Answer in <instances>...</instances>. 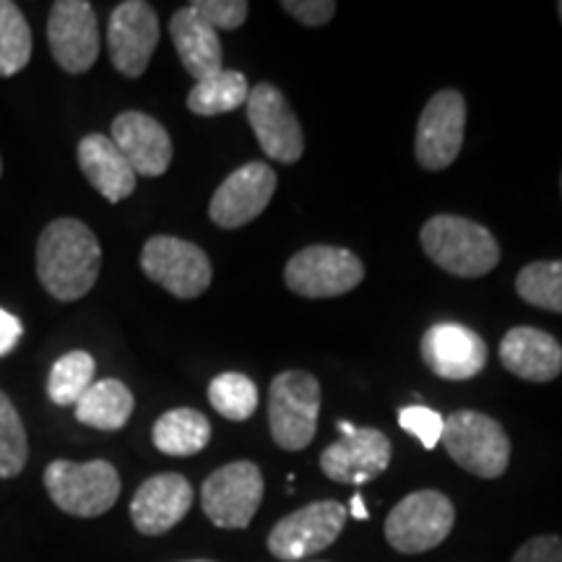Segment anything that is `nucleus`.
Returning <instances> with one entry per match:
<instances>
[{
	"label": "nucleus",
	"instance_id": "obj_29",
	"mask_svg": "<svg viewBox=\"0 0 562 562\" xmlns=\"http://www.w3.org/2000/svg\"><path fill=\"white\" fill-rule=\"evenodd\" d=\"M209 402L224 419L245 422L258 409V385L243 372H222L209 383Z\"/></svg>",
	"mask_w": 562,
	"mask_h": 562
},
{
	"label": "nucleus",
	"instance_id": "obj_3",
	"mask_svg": "<svg viewBox=\"0 0 562 562\" xmlns=\"http://www.w3.org/2000/svg\"><path fill=\"white\" fill-rule=\"evenodd\" d=\"M45 487L63 513L76 518H97L121 497V474L110 461H53L45 469Z\"/></svg>",
	"mask_w": 562,
	"mask_h": 562
},
{
	"label": "nucleus",
	"instance_id": "obj_30",
	"mask_svg": "<svg viewBox=\"0 0 562 562\" xmlns=\"http://www.w3.org/2000/svg\"><path fill=\"white\" fill-rule=\"evenodd\" d=\"M30 459V442L11 398L0 391V480H13Z\"/></svg>",
	"mask_w": 562,
	"mask_h": 562
},
{
	"label": "nucleus",
	"instance_id": "obj_17",
	"mask_svg": "<svg viewBox=\"0 0 562 562\" xmlns=\"http://www.w3.org/2000/svg\"><path fill=\"white\" fill-rule=\"evenodd\" d=\"M419 355L442 381H472L487 364V344L461 323H435L422 336Z\"/></svg>",
	"mask_w": 562,
	"mask_h": 562
},
{
	"label": "nucleus",
	"instance_id": "obj_18",
	"mask_svg": "<svg viewBox=\"0 0 562 562\" xmlns=\"http://www.w3.org/2000/svg\"><path fill=\"white\" fill-rule=\"evenodd\" d=\"M112 144L128 159L133 172L159 178L172 165V138L165 125L146 112H123L112 121Z\"/></svg>",
	"mask_w": 562,
	"mask_h": 562
},
{
	"label": "nucleus",
	"instance_id": "obj_15",
	"mask_svg": "<svg viewBox=\"0 0 562 562\" xmlns=\"http://www.w3.org/2000/svg\"><path fill=\"white\" fill-rule=\"evenodd\" d=\"M277 172L266 161H248L216 188L209 216L216 227L237 229L263 214L277 193Z\"/></svg>",
	"mask_w": 562,
	"mask_h": 562
},
{
	"label": "nucleus",
	"instance_id": "obj_33",
	"mask_svg": "<svg viewBox=\"0 0 562 562\" xmlns=\"http://www.w3.org/2000/svg\"><path fill=\"white\" fill-rule=\"evenodd\" d=\"M281 9L290 13L292 19H297L302 26H323L334 19L336 3L334 0H284Z\"/></svg>",
	"mask_w": 562,
	"mask_h": 562
},
{
	"label": "nucleus",
	"instance_id": "obj_37",
	"mask_svg": "<svg viewBox=\"0 0 562 562\" xmlns=\"http://www.w3.org/2000/svg\"><path fill=\"white\" fill-rule=\"evenodd\" d=\"M186 562H214V560H186Z\"/></svg>",
	"mask_w": 562,
	"mask_h": 562
},
{
	"label": "nucleus",
	"instance_id": "obj_7",
	"mask_svg": "<svg viewBox=\"0 0 562 562\" xmlns=\"http://www.w3.org/2000/svg\"><path fill=\"white\" fill-rule=\"evenodd\" d=\"M364 266L355 252L334 245H311L294 252L284 269V281L294 294L307 300L339 297L360 286Z\"/></svg>",
	"mask_w": 562,
	"mask_h": 562
},
{
	"label": "nucleus",
	"instance_id": "obj_34",
	"mask_svg": "<svg viewBox=\"0 0 562 562\" xmlns=\"http://www.w3.org/2000/svg\"><path fill=\"white\" fill-rule=\"evenodd\" d=\"M510 562H562V539L544 533L518 547Z\"/></svg>",
	"mask_w": 562,
	"mask_h": 562
},
{
	"label": "nucleus",
	"instance_id": "obj_38",
	"mask_svg": "<svg viewBox=\"0 0 562 562\" xmlns=\"http://www.w3.org/2000/svg\"><path fill=\"white\" fill-rule=\"evenodd\" d=\"M558 11H560V19H562V3H558Z\"/></svg>",
	"mask_w": 562,
	"mask_h": 562
},
{
	"label": "nucleus",
	"instance_id": "obj_11",
	"mask_svg": "<svg viewBox=\"0 0 562 562\" xmlns=\"http://www.w3.org/2000/svg\"><path fill=\"white\" fill-rule=\"evenodd\" d=\"M341 438L321 453V469L328 480L339 484H368L381 476L391 463V440L372 427H355L339 422Z\"/></svg>",
	"mask_w": 562,
	"mask_h": 562
},
{
	"label": "nucleus",
	"instance_id": "obj_36",
	"mask_svg": "<svg viewBox=\"0 0 562 562\" xmlns=\"http://www.w3.org/2000/svg\"><path fill=\"white\" fill-rule=\"evenodd\" d=\"M349 508H351L349 513H351V516L357 518V521H368L370 513H368V508H364L362 495H355V497H351V505H349Z\"/></svg>",
	"mask_w": 562,
	"mask_h": 562
},
{
	"label": "nucleus",
	"instance_id": "obj_19",
	"mask_svg": "<svg viewBox=\"0 0 562 562\" xmlns=\"http://www.w3.org/2000/svg\"><path fill=\"white\" fill-rule=\"evenodd\" d=\"M193 487L182 474H157L136 490L131 501L133 526L146 537H159L188 516Z\"/></svg>",
	"mask_w": 562,
	"mask_h": 562
},
{
	"label": "nucleus",
	"instance_id": "obj_10",
	"mask_svg": "<svg viewBox=\"0 0 562 562\" xmlns=\"http://www.w3.org/2000/svg\"><path fill=\"white\" fill-rule=\"evenodd\" d=\"M349 510L336 501H318L290 513L269 533V550L284 562H300L331 547L347 524Z\"/></svg>",
	"mask_w": 562,
	"mask_h": 562
},
{
	"label": "nucleus",
	"instance_id": "obj_9",
	"mask_svg": "<svg viewBox=\"0 0 562 562\" xmlns=\"http://www.w3.org/2000/svg\"><path fill=\"white\" fill-rule=\"evenodd\" d=\"M263 501V474L252 461H235L216 469L203 482L201 505L220 529H245Z\"/></svg>",
	"mask_w": 562,
	"mask_h": 562
},
{
	"label": "nucleus",
	"instance_id": "obj_23",
	"mask_svg": "<svg viewBox=\"0 0 562 562\" xmlns=\"http://www.w3.org/2000/svg\"><path fill=\"white\" fill-rule=\"evenodd\" d=\"M133 406H136V398L128 385L108 378V381L91 383L87 393L76 402V419L94 430L115 432L128 425Z\"/></svg>",
	"mask_w": 562,
	"mask_h": 562
},
{
	"label": "nucleus",
	"instance_id": "obj_24",
	"mask_svg": "<svg viewBox=\"0 0 562 562\" xmlns=\"http://www.w3.org/2000/svg\"><path fill=\"white\" fill-rule=\"evenodd\" d=\"M151 440L167 456H195L209 446L211 422L195 409H172L157 419Z\"/></svg>",
	"mask_w": 562,
	"mask_h": 562
},
{
	"label": "nucleus",
	"instance_id": "obj_8",
	"mask_svg": "<svg viewBox=\"0 0 562 562\" xmlns=\"http://www.w3.org/2000/svg\"><path fill=\"white\" fill-rule=\"evenodd\" d=\"M140 269L180 300L199 297L209 290L211 277H214L209 256L199 245L170 235H157L146 240L140 250Z\"/></svg>",
	"mask_w": 562,
	"mask_h": 562
},
{
	"label": "nucleus",
	"instance_id": "obj_13",
	"mask_svg": "<svg viewBox=\"0 0 562 562\" xmlns=\"http://www.w3.org/2000/svg\"><path fill=\"white\" fill-rule=\"evenodd\" d=\"M53 58L66 74H87L100 58V21L87 0H58L47 19Z\"/></svg>",
	"mask_w": 562,
	"mask_h": 562
},
{
	"label": "nucleus",
	"instance_id": "obj_6",
	"mask_svg": "<svg viewBox=\"0 0 562 562\" xmlns=\"http://www.w3.org/2000/svg\"><path fill=\"white\" fill-rule=\"evenodd\" d=\"M453 503L438 490H419L406 495L389 513L385 539L396 552L419 554L430 552L448 539L453 529Z\"/></svg>",
	"mask_w": 562,
	"mask_h": 562
},
{
	"label": "nucleus",
	"instance_id": "obj_35",
	"mask_svg": "<svg viewBox=\"0 0 562 562\" xmlns=\"http://www.w3.org/2000/svg\"><path fill=\"white\" fill-rule=\"evenodd\" d=\"M21 334H24V326H21V321L13 313L0 307V357L11 355L13 347H16L19 339H21Z\"/></svg>",
	"mask_w": 562,
	"mask_h": 562
},
{
	"label": "nucleus",
	"instance_id": "obj_27",
	"mask_svg": "<svg viewBox=\"0 0 562 562\" xmlns=\"http://www.w3.org/2000/svg\"><path fill=\"white\" fill-rule=\"evenodd\" d=\"M518 297L547 313L562 315V261H537L518 271Z\"/></svg>",
	"mask_w": 562,
	"mask_h": 562
},
{
	"label": "nucleus",
	"instance_id": "obj_1",
	"mask_svg": "<svg viewBox=\"0 0 562 562\" xmlns=\"http://www.w3.org/2000/svg\"><path fill=\"white\" fill-rule=\"evenodd\" d=\"M102 269L97 235L79 220H55L37 240V279L47 294L60 302H76L94 290Z\"/></svg>",
	"mask_w": 562,
	"mask_h": 562
},
{
	"label": "nucleus",
	"instance_id": "obj_40",
	"mask_svg": "<svg viewBox=\"0 0 562 562\" xmlns=\"http://www.w3.org/2000/svg\"><path fill=\"white\" fill-rule=\"evenodd\" d=\"M560 186H562V180H560Z\"/></svg>",
	"mask_w": 562,
	"mask_h": 562
},
{
	"label": "nucleus",
	"instance_id": "obj_26",
	"mask_svg": "<svg viewBox=\"0 0 562 562\" xmlns=\"http://www.w3.org/2000/svg\"><path fill=\"white\" fill-rule=\"evenodd\" d=\"M94 357L89 351L74 349L63 355L53 364L50 378H47V396H50V402L58 406H76L89 385L94 383Z\"/></svg>",
	"mask_w": 562,
	"mask_h": 562
},
{
	"label": "nucleus",
	"instance_id": "obj_39",
	"mask_svg": "<svg viewBox=\"0 0 562 562\" xmlns=\"http://www.w3.org/2000/svg\"><path fill=\"white\" fill-rule=\"evenodd\" d=\"M0 172H3V161H0Z\"/></svg>",
	"mask_w": 562,
	"mask_h": 562
},
{
	"label": "nucleus",
	"instance_id": "obj_20",
	"mask_svg": "<svg viewBox=\"0 0 562 562\" xmlns=\"http://www.w3.org/2000/svg\"><path fill=\"white\" fill-rule=\"evenodd\" d=\"M501 362L524 381L550 383L562 372V344L539 328H510L501 341Z\"/></svg>",
	"mask_w": 562,
	"mask_h": 562
},
{
	"label": "nucleus",
	"instance_id": "obj_14",
	"mask_svg": "<svg viewBox=\"0 0 562 562\" xmlns=\"http://www.w3.org/2000/svg\"><path fill=\"white\" fill-rule=\"evenodd\" d=\"M245 104H248V123L266 157L281 165H294L305 151V136L286 97L273 83H256Z\"/></svg>",
	"mask_w": 562,
	"mask_h": 562
},
{
	"label": "nucleus",
	"instance_id": "obj_16",
	"mask_svg": "<svg viewBox=\"0 0 562 562\" xmlns=\"http://www.w3.org/2000/svg\"><path fill=\"white\" fill-rule=\"evenodd\" d=\"M159 45L157 11L144 0H125L110 16L108 47L112 66L128 79H138L149 68Z\"/></svg>",
	"mask_w": 562,
	"mask_h": 562
},
{
	"label": "nucleus",
	"instance_id": "obj_5",
	"mask_svg": "<svg viewBox=\"0 0 562 562\" xmlns=\"http://www.w3.org/2000/svg\"><path fill=\"white\" fill-rule=\"evenodd\" d=\"M321 417V385L311 372L284 370L271 381V438L284 451H305L315 438Z\"/></svg>",
	"mask_w": 562,
	"mask_h": 562
},
{
	"label": "nucleus",
	"instance_id": "obj_25",
	"mask_svg": "<svg viewBox=\"0 0 562 562\" xmlns=\"http://www.w3.org/2000/svg\"><path fill=\"white\" fill-rule=\"evenodd\" d=\"M250 87L248 79L240 74V70H220V74L209 76V79L195 81V87L188 94V110L193 115L214 117L224 115V112H232L243 108L248 102Z\"/></svg>",
	"mask_w": 562,
	"mask_h": 562
},
{
	"label": "nucleus",
	"instance_id": "obj_32",
	"mask_svg": "<svg viewBox=\"0 0 562 562\" xmlns=\"http://www.w3.org/2000/svg\"><path fill=\"white\" fill-rule=\"evenodd\" d=\"M191 9L199 13L209 26H214L216 32H232L240 30L245 24L250 5L245 3V0H195V3H191Z\"/></svg>",
	"mask_w": 562,
	"mask_h": 562
},
{
	"label": "nucleus",
	"instance_id": "obj_2",
	"mask_svg": "<svg viewBox=\"0 0 562 562\" xmlns=\"http://www.w3.org/2000/svg\"><path fill=\"white\" fill-rule=\"evenodd\" d=\"M419 240L435 266L461 279L484 277L501 263V245L495 235L463 216H432L422 227Z\"/></svg>",
	"mask_w": 562,
	"mask_h": 562
},
{
	"label": "nucleus",
	"instance_id": "obj_28",
	"mask_svg": "<svg viewBox=\"0 0 562 562\" xmlns=\"http://www.w3.org/2000/svg\"><path fill=\"white\" fill-rule=\"evenodd\" d=\"M32 58V30L11 0H0V76H13Z\"/></svg>",
	"mask_w": 562,
	"mask_h": 562
},
{
	"label": "nucleus",
	"instance_id": "obj_4",
	"mask_svg": "<svg viewBox=\"0 0 562 562\" xmlns=\"http://www.w3.org/2000/svg\"><path fill=\"white\" fill-rule=\"evenodd\" d=\"M442 446L451 459L482 480H497L510 461V440L497 419L482 412H453L442 427Z\"/></svg>",
	"mask_w": 562,
	"mask_h": 562
},
{
	"label": "nucleus",
	"instance_id": "obj_31",
	"mask_svg": "<svg viewBox=\"0 0 562 562\" xmlns=\"http://www.w3.org/2000/svg\"><path fill=\"white\" fill-rule=\"evenodd\" d=\"M398 425L402 430L414 435L422 442V448L432 451L438 448V442L442 438V427H446V419L440 417L438 412H432L430 406H404L398 412Z\"/></svg>",
	"mask_w": 562,
	"mask_h": 562
},
{
	"label": "nucleus",
	"instance_id": "obj_21",
	"mask_svg": "<svg viewBox=\"0 0 562 562\" xmlns=\"http://www.w3.org/2000/svg\"><path fill=\"white\" fill-rule=\"evenodd\" d=\"M79 167L83 178L91 182L97 193H102L110 203H121L123 199L136 191V178L128 159L123 157L121 149L112 144L110 136L102 133H89L79 140Z\"/></svg>",
	"mask_w": 562,
	"mask_h": 562
},
{
	"label": "nucleus",
	"instance_id": "obj_22",
	"mask_svg": "<svg viewBox=\"0 0 562 562\" xmlns=\"http://www.w3.org/2000/svg\"><path fill=\"white\" fill-rule=\"evenodd\" d=\"M170 34L175 50L180 55L182 68L193 76L195 81L209 79V76L222 70V42L220 32L209 26L191 5L180 9L170 21Z\"/></svg>",
	"mask_w": 562,
	"mask_h": 562
},
{
	"label": "nucleus",
	"instance_id": "obj_12",
	"mask_svg": "<svg viewBox=\"0 0 562 562\" xmlns=\"http://www.w3.org/2000/svg\"><path fill=\"white\" fill-rule=\"evenodd\" d=\"M467 131V102L456 89H442L427 102L417 123L414 154L425 170H446L459 157Z\"/></svg>",
	"mask_w": 562,
	"mask_h": 562
}]
</instances>
